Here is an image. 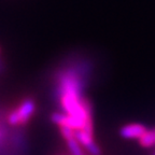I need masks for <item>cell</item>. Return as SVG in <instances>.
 <instances>
[{"mask_svg": "<svg viewBox=\"0 0 155 155\" xmlns=\"http://www.w3.org/2000/svg\"><path fill=\"white\" fill-rule=\"evenodd\" d=\"M148 129L141 124H128L122 127L120 135L125 139H140Z\"/></svg>", "mask_w": 155, "mask_h": 155, "instance_id": "cell-1", "label": "cell"}, {"mask_svg": "<svg viewBox=\"0 0 155 155\" xmlns=\"http://www.w3.org/2000/svg\"><path fill=\"white\" fill-rule=\"evenodd\" d=\"M18 117V124H25L28 122L30 116L35 112V102L31 99H27L21 104L18 109L15 110Z\"/></svg>", "mask_w": 155, "mask_h": 155, "instance_id": "cell-2", "label": "cell"}, {"mask_svg": "<svg viewBox=\"0 0 155 155\" xmlns=\"http://www.w3.org/2000/svg\"><path fill=\"white\" fill-rule=\"evenodd\" d=\"M139 142L144 148H151L155 145V129H150L145 131L142 137L139 139Z\"/></svg>", "mask_w": 155, "mask_h": 155, "instance_id": "cell-3", "label": "cell"}, {"mask_svg": "<svg viewBox=\"0 0 155 155\" xmlns=\"http://www.w3.org/2000/svg\"><path fill=\"white\" fill-rule=\"evenodd\" d=\"M67 145L72 155H84L80 148V143L75 140V138H71L67 140Z\"/></svg>", "mask_w": 155, "mask_h": 155, "instance_id": "cell-4", "label": "cell"}, {"mask_svg": "<svg viewBox=\"0 0 155 155\" xmlns=\"http://www.w3.org/2000/svg\"><path fill=\"white\" fill-rule=\"evenodd\" d=\"M61 133L66 140L74 138V129L68 127V126H61Z\"/></svg>", "mask_w": 155, "mask_h": 155, "instance_id": "cell-5", "label": "cell"}, {"mask_svg": "<svg viewBox=\"0 0 155 155\" xmlns=\"http://www.w3.org/2000/svg\"><path fill=\"white\" fill-rule=\"evenodd\" d=\"M85 149H86V150L88 151L92 155H100V153H101L99 147H98L94 141H92L91 143H88V144L85 147Z\"/></svg>", "mask_w": 155, "mask_h": 155, "instance_id": "cell-6", "label": "cell"}]
</instances>
